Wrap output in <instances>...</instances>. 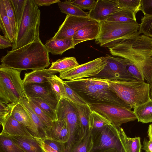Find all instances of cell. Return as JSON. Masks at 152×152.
Instances as JSON below:
<instances>
[{"label": "cell", "instance_id": "1", "mask_svg": "<svg viewBox=\"0 0 152 152\" xmlns=\"http://www.w3.org/2000/svg\"><path fill=\"white\" fill-rule=\"evenodd\" d=\"M115 57L124 58L137 67L151 86L152 85V39L137 33L108 48Z\"/></svg>", "mask_w": 152, "mask_h": 152}, {"label": "cell", "instance_id": "44", "mask_svg": "<svg viewBox=\"0 0 152 152\" xmlns=\"http://www.w3.org/2000/svg\"><path fill=\"white\" fill-rule=\"evenodd\" d=\"M83 79L87 83L98 89L110 91L108 83L103 79L94 77Z\"/></svg>", "mask_w": 152, "mask_h": 152}, {"label": "cell", "instance_id": "20", "mask_svg": "<svg viewBox=\"0 0 152 152\" xmlns=\"http://www.w3.org/2000/svg\"><path fill=\"white\" fill-rule=\"evenodd\" d=\"M48 53L53 55H61L65 51L75 48L72 39H58L51 38L45 45Z\"/></svg>", "mask_w": 152, "mask_h": 152}, {"label": "cell", "instance_id": "2", "mask_svg": "<svg viewBox=\"0 0 152 152\" xmlns=\"http://www.w3.org/2000/svg\"><path fill=\"white\" fill-rule=\"evenodd\" d=\"M1 62L2 66L21 71L44 69L50 64L49 53L40 39L8 51Z\"/></svg>", "mask_w": 152, "mask_h": 152}, {"label": "cell", "instance_id": "30", "mask_svg": "<svg viewBox=\"0 0 152 152\" xmlns=\"http://www.w3.org/2000/svg\"><path fill=\"white\" fill-rule=\"evenodd\" d=\"M0 151L1 152H25L10 137L6 134H0Z\"/></svg>", "mask_w": 152, "mask_h": 152}, {"label": "cell", "instance_id": "17", "mask_svg": "<svg viewBox=\"0 0 152 152\" xmlns=\"http://www.w3.org/2000/svg\"><path fill=\"white\" fill-rule=\"evenodd\" d=\"M2 126V130L1 133L11 136L33 137L26 127L17 121L12 115Z\"/></svg>", "mask_w": 152, "mask_h": 152}, {"label": "cell", "instance_id": "31", "mask_svg": "<svg viewBox=\"0 0 152 152\" xmlns=\"http://www.w3.org/2000/svg\"><path fill=\"white\" fill-rule=\"evenodd\" d=\"M47 78L58 101L61 99L65 98V92L64 81L59 77L54 75Z\"/></svg>", "mask_w": 152, "mask_h": 152}, {"label": "cell", "instance_id": "4", "mask_svg": "<svg viewBox=\"0 0 152 152\" xmlns=\"http://www.w3.org/2000/svg\"><path fill=\"white\" fill-rule=\"evenodd\" d=\"M103 79L108 83L110 91L129 105L132 108L134 109L151 99V86L144 81Z\"/></svg>", "mask_w": 152, "mask_h": 152}, {"label": "cell", "instance_id": "48", "mask_svg": "<svg viewBox=\"0 0 152 152\" xmlns=\"http://www.w3.org/2000/svg\"><path fill=\"white\" fill-rule=\"evenodd\" d=\"M34 1L39 7L50 6L52 4L58 3L61 1L59 0H34Z\"/></svg>", "mask_w": 152, "mask_h": 152}, {"label": "cell", "instance_id": "47", "mask_svg": "<svg viewBox=\"0 0 152 152\" xmlns=\"http://www.w3.org/2000/svg\"><path fill=\"white\" fill-rule=\"evenodd\" d=\"M141 9L144 15H152V0H141Z\"/></svg>", "mask_w": 152, "mask_h": 152}, {"label": "cell", "instance_id": "7", "mask_svg": "<svg viewBox=\"0 0 152 152\" xmlns=\"http://www.w3.org/2000/svg\"><path fill=\"white\" fill-rule=\"evenodd\" d=\"M64 82L77 93L89 105L96 103L111 104L132 109L129 105L111 91L98 89L83 79Z\"/></svg>", "mask_w": 152, "mask_h": 152}, {"label": "cell", "instance_id": "52", "mask_svg": "<svg viewBox=\"0 0 152 152\" xmlns=\"http://www.w3.org/2000/svg\"><path fill=\"white\" fill-rule=\"evenodd\" d=\"M90 152H117L114 148H109L91 151Z\"/></svg>", "mask_w": 152, "mask_h": 152}, {"label": "cell", "instance_id": "40", "mask_svg": "<svg viewBox=\"0 0 152 152\" xmlns=\"http://www.w3.org/2000/svg\"><path fill=\"white\" fill-rule=\"evenodd\" d=\"M27 99L32 109L43 124L47 127L51 126L53 121L37 105L30 100Z\"/></svg>", "mask_w": 152, "mask_h": 152}, {"label": "cell", "instance_id": "22", "mask_svg": "<svg viewBox=\"0 0 152 152\" xmlns=\"http://www.w3.org/2000/svg\"><path fill=\"white\" fill-rule=\"evenodd\" d=\"M79 65L75 57H64L52 62L51 66L47 69L54 74L66 72Z\"/></svg>", "mask_w": 152, "mask_h": 152}, {"label": "cell", "instance_id": "37", "mask_svg": "<svg viewBox=\"0 0 152 152\" xmlns=\"http://www.w3.org/2000/svg\"><path fill=\"white\" fill-rule=\"evenodd\" d=\"M138 32L151 37L152 36V15H144L141 19Z\"/></svg>", "mask_w": 152, "mask_h": 152}, {"label": "cell", "instance_id": "3", "mask_svg": "<svg viewBox=\"0 0 152 152\" xmlns=\"http://www.w3.org/2000/svg\"><path fill=\"white\" fill-rule=\"evenodd\" d=\"M40 12L34 0H26L23 15L17 29L12 50L40 39Z\"/></svg>", "mask_w": 152, "mask_h": 152}, {"label": "cell", "instance_id": "16", "mask_svg": "<svg viewBox=\"0 0 152 152\" xmlns=\"http://www.w3.org/2000/svg\"><path fill=\"white\" fill-rule=\"evenodd\" d=\"M45 132L47 138L65 144L70 137V131L65 120L53 121L51 126L47 127Z\"/></svg>", "mask_w": 152, "mask_h": 152}, {"label": "cell", "instance_id": "41", "mask_svg": "<svg viewBox=\"0 0 152 152\" xmlns=\"http://www.w3.org/2000/svg\"><path fill=\"white\" fill-rule=\"evenodd\" d=\"M6 12L10 19L15 36L17 30V22L15 14L10 0H2ZM16 37V36H15Z\"/></svg>", "mask_w": 152, "mask_h": 152}, {"label": "cell", "instance_id": "34", "mask_svg": "<svg viewBox=\"0 0 152 152\" xmlns=\"http://www.w3.org/2000/svg\"><path fill=\"white\" fill-rule=\"evenodd\" d=\"M26 98L30 100L44 112L52 121L57 120L56 110L42 99L39 97Z\"/></svg>", "mask_w": 152, "mask_h": 152}, {"label": "cell", "instance_id": "38", "mask_svg": "<svg viewBox=\"0 0 152 152\" xmlns=\"http://www.w3.org/2000/svg\"><path fill=\"white\" fill-rule=\"evenodd\" d=\"M93 146L91 132L75 146L71 152H90Z\"/></svg>", "mask_w": 152, "mask_h": 152}, {"label": "cell", "instance_id": "53", "mask_svg": "<svg viewBox=\"0 0 152 152\" xmlns=\"http://www.w3.org/2000/svg\"><path fill=\"white\" fill-rule=\"evenodd\" d=\"M148 134L149 138H151L152 139V124L149 125Z\"/></svg>", "mask_w": 152, "mask_h": 152}, {"label": "cell", "instance_id": "12", "mask_svg": "<svg viewBox=\"0 0 152 152\" xmlns=\"http://www.w3.org/2000/svg\"><path fill=\"white\" fill-rule=\"evenodd\" d=\"M107 63L104 68L94 77L111 80L132 81L137 80L124 66L115 60L113 56L107 54Z\"/></svg>", "mask_w": 152, "mask_h": 152}, {"label": "cell", "instance_id": "35", "mask_svg": "<svg viewBox=\"0 0 152 152\" xmlns=\"http://www.w3.org/2000/svg\"><path fill=\"white\" fill-rule=\"evenodd\" d=\"M64 83L65 92V99L75 104L89 105L77 93Z\"/></svg>", "mask_w": 152, "mask_h": 152}, {"label": "cell", "instance_id": "15", "mask_svg": "<svg viewBox=\"0 0 152 152\" xmlns=\"http://www.w3.org/2000/svg\"><path fill=\"white\" fill-rule=\"evenodd\" d=\"M122 9L116 0H97L88 12V17L98 22L106 21L108 16Z\"/></svg>", "mask_w": 152, "mask_h": 152}, {"label": "cell", "instance_id": "28", "mask_svg": "<svg viewBox=\"0 0 152 152\" xmlns=\"http://www.w3.org/2000/svg\"><path fill=\"white\" fill-rule=\"evenodd\" d=\"M136 14L130 10L123 9L109 15L106 21L121 23L137 21Z\"/></svg>", "mask_w": 152, "mask_h": 152}, {"label": "cell", "instance_id": "50", "mask_svg": "<svg viewBox=\"0 0 152 152\" xmlns=\"http://www.w3.org/2000/svg\"><path fill=\"white\" fill-rule=\"evenodd\" d=\"M142 149L145 152H152V139L151 138L149 137L148 140H144Z\"/></svg>", "mask_w": 152, "mask_h": 152}, {"label": "cell", "instance_id": "36", "mask_svg": "<svg viewBox=\"0 0 152 152\" xmlns=\"http://www.w3.org/2000/svg\"><path fill=\"white\" fill-rule=\"evenodd\" d=\"M114 59L123 64L128 71L137 80L144 81L145 78L140 71L135 66L126 59L117 57H113Z\"/></svg>", "mask_w": 152, "mask_h": 152}, {"label": "cell", "instance_id": "54", "mask_svg": "<svg viewBox=\"0 0 152 152\" xmlns=\"http://www.w3.org/2000/svg\"><path fill=\"white\" fill-rule=\"evenodd\" d=\"M150 99L152 100V85L151 86L150 92Z\"/></svg>", "mask_w": 152, "mask_h": 152}, {"label": "cell", "instance_id": "23", "mask_svg": "<svg viewBox=\"0 0 152 152\" xmlns=\"http://www.w3.org/2000/svg\"><path fill=\"white\" fill-rule=\"evenodd\" d=\"M9 136L25 152H45L35 138Z\"/></svg>", "mask_w": 152, "mask_h": 152}, {"label": "cell", "instance_id": "26", "mask_svg": "<svg viewBox=\"0 0 152 152\" xmlns=\"http://www.w3.org/2000/svg\"><path fill=\"white\" fill-rule=\"evenodd\" d=\"M134 113L138 122L143 123L152 122V100L134 109Z\"/></svg>", "mask_w": 152, "mask_h": 152}, {"label": "cell", "instance_id": "51", "mask_svg": "<svg viewBox=\"0 0 152 152\" xmlns=\"http://www.w3.org/2000/svg\"><path fill=\"white\" fill-rule=\"evenodd\" d=\"M37 139L45 152H58L50 146L44 143L42 139Z\"/></svg>", "mask_w": 152, "mask_h": 152}, {"label": "cell", "instance_id": "13", "mask_svg": "<svg viewBox=\"0 0 152 152\" xmlns=\"http://www.w3.org/2000/svg\"><path fill=\"white\" fill-rule=\"evenodd\" d=\"M97 22L89 17L66 15L64 21L52 38L58 39H72L75 33L81 28Z\"/></svg>", "mask_w": 152, "mask_h": 152}, {"label": "cell", "instance_id": "46", "mask_svg": "<svg viewBox=\"0 0 152 152\" xmlns=\"http://www.w3.org/2000/svg\"><path fill=\"white\" fill-rule=\"evenodd\" d=\"M42 140L44 143L58 152H66L65 143L48 138Z\"/></svg>", "mask_w": 152, "mask_h": 152}, {"label": "cell", "instance_id": "42", "mask_svg": "<svg viewBox=\"0 0 152 152\" xmlns=\"http://www.w3.org/2000/svg\"><path fill=\"white\" fill-rule=\"evenodd\" d=\"M26 1V0H10L15 14L17 29L20 23L23 15Z\"/></svg>", "mask_w": 152, "mask_h": 152}, {"label": "cell", "instance_id": "21", "mask_svg": "<svg viewBox=\"0 0 152 152\" xmlns=\"http://www.w3.org/2000/svg\"><path fill=\"white\" fill-rule=\"evenodd\" d=\"M11 115L17 121L25 126L34 137V129L32 122L27 112L19 102L13 107Z\"/></svg>", "mask_w": 152, "mask_h": 152}, {"label": "cell", "instance_id": "49", "mask_svg": "<svg viewBox=\"0 0 152 152\" xmlns=\"http://www.w3.org/2000/svg\"><path fill=\"white\" fill-rule=\"evenodd\" d=\"M12 44L5 37L0 35V48L3 49L12 47Z\"/></svg>", "mask_w": 152, "mask_h": 152}, {"label": "cell", "instance_id": "8", "mask_svg": "<svg viewBox=\"0 0 152 152\" xmlns=\"http://www.w3.org/2000/svg\"><path fill=\"white\" fill-rule=\"evenodd\" d=\"M57 120H65L70 131V137L66 144L70 152L85 137L81 129L78 111L75 104L65 98L60 99L56 110Z\"/></svg>", "mask_w": 152, "mask_h": 152}, {"label": "cell", "instance_id": "43", "mask_svg": "<svg viewBox=\"0 0 152 152\" xmlns=\"http://www.w3.org/2000/svg\"><path fill=\"white\" fill-rule=\"evenodd\" d=\"M17 102L6 104L0 102L1 125L2 126L6 120L11 115L13 108Z\"/></svg>", "mask_w": 152, "mask_h": 152}, {"label": "cell", "instance_id": "39", "mask_svg": "<svg viewBox=\"0 0 152 152\" xmlns=\"http://www.w3.org/2000/svg\"><path fill=\"white\" fill-rule=\"evenodd\" d=\"M121 8L130 10L135 13L141 11V0H116Z\"/></svg>", "mask_w": 152, "mask_h": 152}, {"label": "cell", "instance_id": "27", "mask_svg": "<svg viewBox=\"0 0 152 152\" xmlns=\"http://www.w3.org/2000/svg\"><path fill=\"white\" fill-rule=\"evenodd\" d=\"M74 104L78 111L81 128L85 137L90 133L89 123L92 110L89 105Z\"/></svg>", "mask_w": 152, "mask_h": 152}, {"label": "cell", "instance_id": "10", "mask_svg": "<svg viewBox=\"0 0 152 152\" xmlns=\"http://www.w3.org/2000/svg\"><path fill=\"white\" fill-rule=\"evenodd\" d=\"M94 110L108 120L113 126L119 127L123 124L132 121L137 118L133 111L117 105L96 103L89 105Z\"/></svg>", "mask_w": 152, "mask_h": 152}, {"label": "cell", "instance_id": "45", "mask_svg": "<svg viewBox=\"0 0 152 152\" xmlns=\"http://www.w3.org/2000/svg\"><path fill=\"white\" fill-rule=\"evenodd\" d=\"M69 1L80 9L91 10L95 4L97 0H70Z\"/></svg>", "mask_w": 152, "mask_h": 152}, {"label": "cell", "instance_id": "19", "mask_svg": "<svg viewBox=\"0 0 152 152\" xmlns=\"http://www.w3.org/2000/svg\"><path fill=\"white\" fill-rule=\"evenodd\" d=\"M100 28L99 22L81 28L75 33L72 38L74 46L83 42L95 39L99 33Z\"/></svg>", "mask_w": 152, "mask_h": 152}, {"label": "cell", "instance_id": "32", "mask_svg": "<svg viewBox=\"0 0 152 152\" xmlns=\"http://www.w3.org/2000/svg\"><path fill=\"white\" fill-rule=\"evenodd\" d=\"M89 123L90 132L102 129L111 123L97 112L92 110L90 115Z\"/></svg>", "mask_w": 152, "mask_h": 152}, {"label": "cell", "instance_id": "9", "mask_svg": "<svg viewBox=\"0 0 152 152\" xmlns=\"http://www.w3.org/2000/svg\"><path fill=\"white\" fill-rule=\"evenodd\" d=\"M119 128L110 123L100 129L90 131L93 144L91 151L114 148L117 152H128Z\"/></svg>", "mask_w": 152, "mask_h": 152}, {"label": "cell", "instance_id": "5", "mask_svg": "<svg viewBox=\"0 0 152 152\" xmlns=\"http://www.w3.org/2000/svg\"><path fill=\"white\" fill-rule=\"evenodd\" d=\"M100 31L95 42L100 47H111L128 37L137 33V21L121 23L104 21L99 22Z\"/></svg>", "mask_w": 152, "mask_h": 152}, {"label": "cell", "instance_id": "18", "mask_svg": "<svg viewBox=\"0 0 152 152\" xmlns=\"http://www.w3.org/2000/svg\"><path fill=\"white\" fill-rule=\"evenodd\" d=\"M28 113L34 129V137L36 139L44 140L47 138L45 130L47 127L42 122L30 106L26 98H24L19 101Z\"/></svg>", "mask_w": 152, "mask_h": 152}, {"label": "cell", "instance_id": "14", "mask_svg": "<svg viewBox=\"0 0 152 152\" xmlns=\"http://www.w3.org/2000/svg\"><path fill=\"white\" fill-rule=\"evenodd\" d=\"M26 98L39 97L56 110L59 102L49 83H32L24 85Z\"/></svg>", "mask_w": 152, "mask_h": 152}, {"label": "cell", "instance_id": "11", "mask_svg": "<svg viewBox=\"0 0 152 152\" xmlns=\"http://www.w3.org/2000/svg\"><path fill=\"white\" fill-rule=\"evenodd\" d=\"M107 63L105 56L100 57L79 65L68 71L60 73L59 77L68 81L93 77L99 73Z\"/></svg>", "mask_w": 152, "mask_h": 152}, {"label": "cell", "instance_id": "24", "mask_svg": "<svg viewBox=\"0 0 152 152\" xmlns=\"http://www.w3.org/2000/svg\"><path fill=\"white\" fill-rule=\"evenodd\" d=\"M0 27L4 36L13 44L16 36L10 21L7 15L2 0H0Z\"/></svg>", "mask_w": 152, "mask_h": 152}, {"label": "cell", "instance_id": "6", "mask_svg": "<svg viewBox=\"0 0 152 152\" xmlns=\"http://www.w3.org/2000/svg\"><path fill=\"white\" fill-rule=\"evenodd\" d=\"M21 71L0 66V102L15 103L26 98Z\"/></svg>", "mask_w": 152, "mask_h": 152}, {"label": "cell", "instance_id": "56", "mask_svg": "<svg viewBox=\"0 0 152 152\" xmlns=\"http://www.w3.org/2000/svg\"></svg>", "mask_w": 152, "mask_h": 152}, {"label": "cell", "instance_id": "25", "mask_svg": "<svg viewBox=\"0 0 152 152\" xmlns=\"http://www.w3.org/2000/svg\"><path fill=\"white\" fill-rule=\"evenodd\" d=\"M53 74L47 69L35 70L25 73L23 80L24 85L32 83L41 84L48 82L47 78Z\"/></svg>", "mask_w": 152, "mask_h": 152}, {"label": "cell", "instance_id": "33", "mask_svg": "<svg viewBox=\"0 0 152 152\" xmlns=\"http://www.w3.org/2000/svg\"><path fill=\"white\" fill-rule=\"evenodd\" d=\"M120 130L128 152H141L142 145L139 137L130 138L127 136L122 128Z\"/></svg>", "mask_w": 152, "mask_h": 152}, {"label": "cell", "instance_id": "29", "mask_svg": "<svg viewBox=\"0 0 152 152\" xmlns=\"http://www.w3.org/2000/svg\"><path fill=\"white\" fill-rule=\"evenodd\" d=\"M58 5L61 11L66 15L79 17H88V12L84 11L71 3L69 0L60 1L58 3Z\"/></svg>", "mask_w": 152, "mask_h": 152}, {"label": "cell", "instance_id": "55", "mask_svg": "<svg viewBox=\"0 0 152 152\" xmlns=\"http://www.w3.org/2000/svg\"><path fill=\"white\" fill-rule=\"evenodd\" d=\"M152 39V36L150 37Z\"/></svg>", "mask_w": 152, "mask_h": 152}]
</instances>
